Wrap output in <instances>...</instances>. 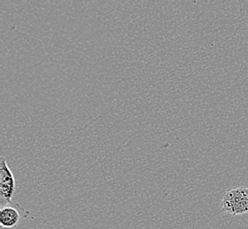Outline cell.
Listing matches in <instances>:
<instances>
[{
	"label": "cell",
	"instance_id": "2",
	"mask_svg": "<svg viewBox=\"0 0 248 229\" xmlns=\"http://www.w3.org/2000/svg\"><path fill=\"white\" fill-rule=\"evenodd\" d=\"M16 183L13 172L4 157L0 159V205L1 207L15 205L13 197Z\"/></svg>",
	"mask_w": 248,
	"mask_h": 229
},
{
	"label": "cell",
	"instance_id": "3",
	"mask_svg": "<svg viewBox=\"0 0 248 229\" xmlns=\"http://www.w3.org/2000/svg\"><path fill=\"white\" fill-rule=\"evenodd\" d=\"M29 215L30 212L25 210L18 204L7 205L0 210V225L3 229L16 228L20 218L27 219Z\"/></svg>",
	"mask_w": 248,
	"mask_h": 229
},
{
	"label": "cell",
	"instance_id": "1",
	"mask_svg": "<svg viewBox=\"0 0 248 229\" xmlns=\"http://www.w3.org/2000/svg\"><path fill=\"white\" fill-rule=\"evenodd\" d=\"M222 209L232 216L248 213V187H238L227 191L223 196Z\"/></svg>",
	"mask_w": 248,
	"mask_h": 229
}]
</instances>
